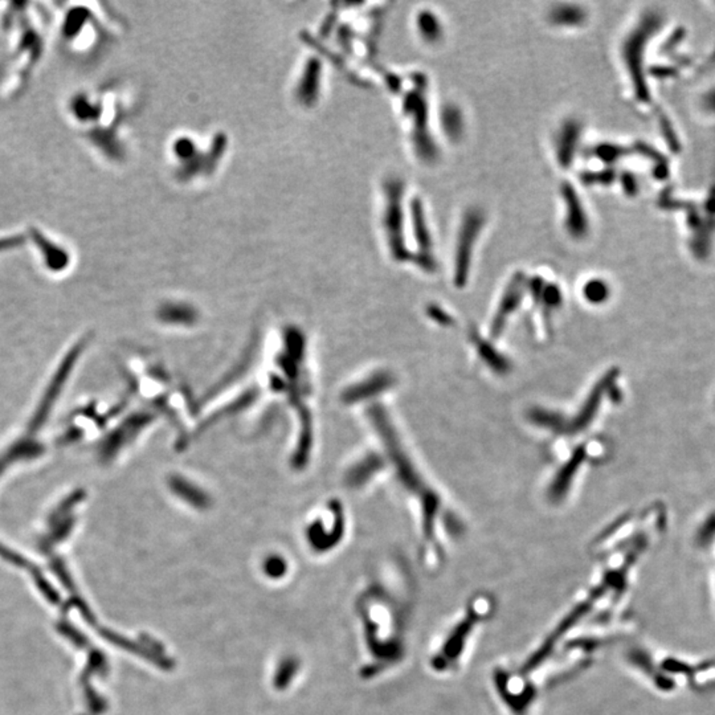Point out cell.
<instances>
[{
    "label": "cell",
    "mask_w": 715,
    "mask_h": 715,
    "mask_svg": "<svg viewBox=\"0 0 715 715\" xmlns=\"http://www.w3.org/2000/svg\"><path fill=\"white\" fill-rule=\"evenodd\" d=\"M497 608L493 596L481 592L473 595L464 607L433 637L427 665L439 677L460 673L477 637L492 620Z\"/></svg>",
    "instance_id": "obj_1"
},
{
    "label": "cell",
    "mask_w": 715,
    "mask_h": 715,
    "mask_svg": "<svg viewBox=\"0 0 715 715\" xmlns=\"http://www.w3.org/2000/svg\"><path fill=\"white\" fill-rule=\"evenodd\" d=\"M627 663L656 690L672 693L682 686L709 690L715 686V661L689 663L674 656H656L648 648L634 645L625 653Z\"/></svg>",
    "instance_id": "obj_2"
}]
</instances>
